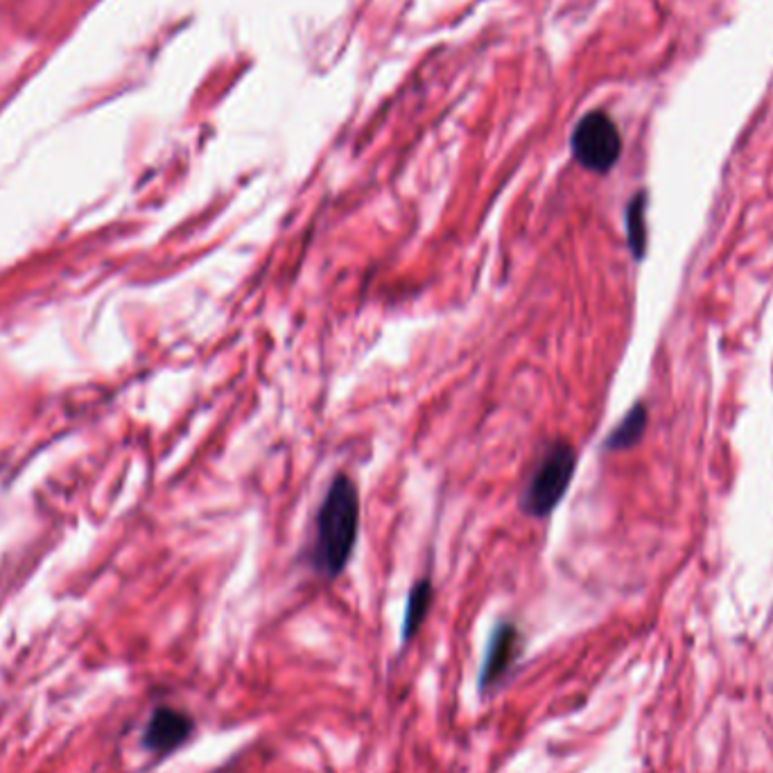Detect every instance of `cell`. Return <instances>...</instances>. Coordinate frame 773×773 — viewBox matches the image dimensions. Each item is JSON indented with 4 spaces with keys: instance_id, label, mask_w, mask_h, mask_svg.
Segmentation results:
<instances>
[{
    "instance_id": "277c9868",
    "label": "cell",
    "mask_w": 773,
    "mask_h": 773,
    "mask_svg": "<svg viewBox=\"0 0 773 773\" xmlns=\"http://www.w3.org/2000/svg\"><path fill=\"white\" fill-rule=\"evenodd\" d=\"M523 652V636L516 624L512 622H501L494 634H490V641L486 645V654L482 661V670H479V692H488L490 687H496L516 665V661L521 658Z\"/></svg>"
},
{
    "instance_id": "6da1fadb",
    "label": "cell",
    "mask_w": 773,
    "mask_h": 773,
    "mask_svg": "<svg viewBox=\"0 0 773 773\" xmlns=\"http://www.w3.org/2000/svg\"><path fill=\"white\" fill-rule=\"evenodd\" d=\"M360 532V490L348 475L339 473L330 479L326 496L317 509L315 538L308 547V564L313 573L333 582L337 579L350 556H354Z\"/></svg>"
},
{
    "instance_id": "8992f818",
    "label": "cell",
    "mask_w": 773,
    "mask_h": 773,
    "mask_svg": "<svg viewBox=\"0 0 773 773\" xmlns=\"http://www.w3.org/2000/svg\"><path fill=\"white\" fill-rule=\"evenodd\" d=\"M433 597H435V591H433V582L428 577L424 579H418L409 595H407V606H405V620H403V645H407L416 634H418V628L420 624L426 622L428 617V611L433 606Z\"/></svg>"
},
{
    "instance_id": "ba28073f",
    "label": "cell",
    "mask_w": 773,
    "mask_h": 773,
    "mask_svg": "<svg viewBox=\"0 0 773 773\" xmlns=\"http://www.w3.org/2000/svg\"><path fill=\"white\" fill-rule=\"evenodd\" d=\"M647 192L641 190L626 206V242L636 260H643L647 254Z\"/></svg>"
},
{
    "instance_id": "52a82bcc",
    "label": "cell",
    "mask_w": 773,
    "mask_h": 773,
    "mask_svg": "<svg viewBox=\"0 0 773 773\" xmlns=\"http://www.w3.org/2000/svg\"><path fill=\"white\" fill-rule=\"evenodd\" d=\"M647 428V407L643 403H636L626 412V416L620 420L617 428L606 437L604 448L606 450H628L636 446Z\"/></svg>"
},
{
    "instance_id": "7a4b0ae2",
    "label": "cell",
    "mask_w": 773,
    "mask_h": 773,
    "mask_svg": "<svg viewBox=\"0 0 773 773\" xmlns=\"http://www.w3.org/2000/svg\"><path fill=\"white\" fill-rule=\"evenodd\" d=\"M577 470V450L571 442H552L543 453L541 462L532 470L518 507L525 516L547 518L558 503L564 501L566 490Z\"/></svg>"
},
{
    "instance_id": "5b68a950",
    "label": "cell",
    "mask_w": 773,
    "mask_h": 773,
    "mask_svg": "<svg viewBox=\"0 0 773 773\" xmlns=\"http://www.w3.org/2000/svg\"><path fill=\"white\" fill-rule=\"evenodd\" d=\"M192 731L195 722L190 715L175 708H157L146 726L143 746L157 755H166L186 744Z\"/></svg>"
},
{
    "instance_id": "3957f363",
    "label": "cell",
    "mask_w": 773,
    "mask_h": 773,
    "mask_svg": "<svg viewBox=\"0 0 773 773\" xmlns=\"http://www.w3.org/2000/svg\"><path fill=\"white\" fill-rule=\"evenodd\" d=\"M622 152V138L615 122L602 113L593 111L579 120L573 131V155L591 172H608Z\"/></svg>"
}]
</instances>
